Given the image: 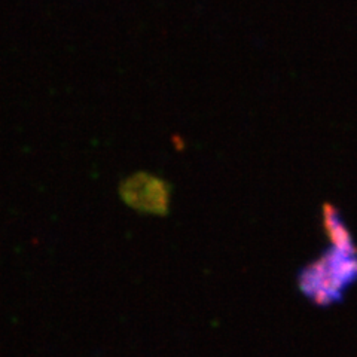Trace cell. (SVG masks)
I'll list each match as a JSON object with an SVG mask.
<instances>
[{"label":"cell","mask_w":357,"mask_h":357,"mask_svg":"<svg viewBox=\"0 0 357 357\" xmlns=\"http://www.w3.org/2000/svg\"><path fill=\"white\" fill-rule=\"evenodd\" d=\"M170 185L149 173H136L119 186L124 203L143 213L165 216L170 207Z\"/></svg>","instance_id":"7a4b0ae2"},{"label":"cell","mask_w":357,"mask_h":357,"mask_svg":"<svg viewBox=\"0 0 357 357\" xmlns=\"http://www.w3.org/2000/svg\"><path fill=\"white\" fill-rule=\"evenodd\" d=\"M321 222L326 236L329 237L332 248L345 253H357V245L353 241L350 229L345 225L340 210L331 203H325L321 207Z\"/></svg>","instance_id":"3957f363"},{"label":"cell","mask_w":357,"mask_h":357,"mask_svg":"<svg viewBox=\"0 0 357 357\" xmlns=\"http://www.w3.org/2000/svg\"><path fill=\"white\" fill-rule=\"evenodd\" d=\"M357 282V253L335 248L323 252L298 274V286L312 304L329 307L338 304L345 290Z\"/></svg>","instance_id":"6da1fadb"}]
</instances>
